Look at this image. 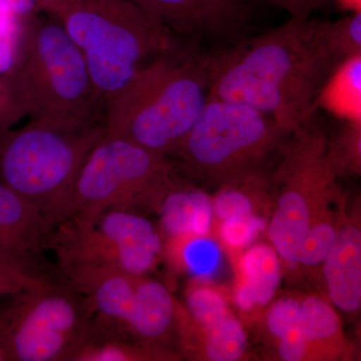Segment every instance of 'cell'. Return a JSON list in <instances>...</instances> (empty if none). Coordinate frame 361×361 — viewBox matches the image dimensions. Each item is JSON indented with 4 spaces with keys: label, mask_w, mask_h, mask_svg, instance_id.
I'll list each match as a JSON object with an SVG mask.
<instances>
[{
    "label": "cell",
    "mask_w": 361,
    "mask_h": 361,
    "mask_svg": "<svg viewBox=\"0 0 361 361\" xmlns=\"http://www.w3.org/2000/svg\"><path fill=\"white\" fill-rule=\"evenodd\" d=\"M208 56L209 97L251 106L287 133L307 127L320 92L341 65L330 54L324 21L290 18Z\"/></svg>",
    "instance_id": "obj_1"
},
{
    "label": "cell",
    "mask_w": 361,
    "mask_h": 361,
    "mask_svg": "<svg viewBox=\"0 0 361 361\" xmlns=\"http://www.w3.org/2000/svg\"><path fill=\"white\" fill-rule=\"evenodd\" d=\"M209 87L207 54H164L104 104V129L168 158L180 148L205 108Z\"/></svg>",
    "instance_id": "obj_2"
},
{
    "label": "cell",
    "mask_w": 361,
    "mask_h": 361,
    "mask_svg": "<svg viewBox=\"0 0 361 361\" xmlns=\"http://www.w3.org/2000/svg\"><path fill=\"white\" fill-rule=\"evenodd\" d=\"M54 16L84 56L104 106L149 59L175 51L173 33L129 0H61Z\"/></svg>",
    "instance_id": "obj_3"
},
{
    "label": "cell",
    "mask_w": 361,
    "mask_h": 361,
    "mask_svg": "<svg viewBox=\"0 0 361 361\" xmlns=\"http://www.w3.org/2000/svg\"><path fill=\"white\" fill-rule=\"evenodd\" d=\"M104 122L32 120L0 130V182L35 204L56 226L70 219L75 182Z\"/></svg>",
    "instance_id": "obj_4"
},
{
    "label": "cell",
    "mask_w": 361,
    "mask_h": 361,
    "mask_svg": "<svg viewBox=\"0 0 361 361\" xmlns=\"http://www.w3.org/2000/svg\"><path fill=\"white\" fill-rule=\"evenodd\" d=\"M8 75L32 120L104 122V104L84 56L52 14L25 20L20 61Z\"/></svg>",
    "instance_id": "obj_5"
},
{
    "label": "cell",
    "mask_w": 361,
    "mask_h": 361,
    "mask_svg": "<svg viewBox=\"0 0 361 361\" xmlns=\"http://www.w3.org/2000/svg\"><path fill=\"white\" fill-rule=\"evenodd\" d=\"M284 135L270 116L246 104L209 97L174 154L188 174L212 185L262 175Z\"/></svg>",
    "instance_id": "obj_6"
},
{
    "label": "cell",
    "mask_w": 361,
    "mask_h": 361,
    "mask_svg": "<svg viewBox=\"0 0 361 361\" xmlns=\"http://www.w3.org/2000/svg\"><path fill=\"white\" fill-rule=\"evenodd\" d=\"M176 180L167 157L106 130L78 175L70 219L92 224L106 211L159 213Z\"/></svg>",
    "instance_id": "obj_7"
},
{
    "label": "cell",
    "mask_w": 361,
    "mask_h": 361,
    "mask_svg": "<svg viewBox=\"0 0 361 361\" xmlns=\"http://www.w3.org/2000/svg\"><path fill=\"white\" fill-rule=\"evenodd\" d=\"M13 296L0 310V348L11 361H73L94 336L92 305L66 283L35 285Z\"/></svg>",
    "instance_id": "obj_8"
},
{
    "label": "cell",
    "mask_w": 361,
    "mask_h": 361,
    "mask_svg": "<svg viewBox=\"0 0 361 361\" xmlns=\"http://www.w3.org/2000/svg\"><path fill=\"white\" fill-rule=\"evenodd\" d=\"M293 135L278 168L276 208L268 235L278 256L296 264L315 213L337 198L336 173L326 156L327 137L311 123Z\"/></svg>",
    "instance_id": "obj_9"
},
{
    "label": "cell",
    "mask_w": 361,
    "mask_h": 361,
    "mask_svg": "<svg viewBox=\"0 0 361 361\" xmlns=\"http://www.w3.org/2000/svg\"><path fill=\"white\" fill-rule=\"evenodd\" d=\"M51 252L56 268L101 266L144 276L158 263L163 238L142 214L111 210L92 224L68 219L56 226Z\"/></svg>",
    "instance_id": "obj_10"
},
{
    "label": "cell",
    "mask_w": 361,
    "mask_h": 361,
    "mask_svg": "<svg viewBox=\"0 0 361 361\" xmlns=\"http://www.w3.org/2000/svg\"><path fill=\"white\" fill-rule=\"evenodd\" d=\"M56 225L0 182V263L44 283H63L49 261Z\"/></svg>",
    "instance_id": "obj_11"
},
{
    "label": "cell",
    "mask_w": 361,
    "mask_h": 361,
    "mask_svg": "<svg viewBox=\"0 0 361 361\" xmlns=\"http://www.w3.org/2000/svg\"><path fill=\"white\" fill-rule=\"evenodd\" d=\"M176 35L222 45L245 37L253 0H129Z\"/></svg>",
    "instance_id": "obj_12"
},
{
    "label": "cell",
    "mask_w": 361,
    "mask_h": 361,
    "mask_svg": "<svg viewBox=\"0 0 361 361\" xmlns=\"http://www.w3.org/2000/svg\"><path fill=\"white\" fill-rule=\"evenodd\" d=\"M63 283L92 305L99 336H116L123 329L134 300L137 278L123 271L101 266L73 265L58 268Z\"/></svg>",
    "instance_id": "obj_13"
},
{
    "label": "cell",
    "mask_w": 361,
    "mask_h": 361,
    "mask_svg": "<svg viewBox=\"0 0 361 361\" xmlns=\"http://www.w3.org/2000/svg\"><path fill=\"white\" fill-rule=\"evenodd\" d=\"M330 302L353 314L361 307V230L357 221L339 220L336 239L324 261Z\"/></svg>",
    "instance_id": "obj_14"
},
{
    "label": "cell",
    "mask_w": 361,
    "mask_h": 361,
    "mask_svg": "<svg viewBox=\"0 0 361 361\" xmlns=\"http://www.w3.org/2000/svg\"><path fill=\"white\" fill-rule=\"evenodd\" d=\"M177 303L167 287L144 275L137 278L123 330L144 345L169 351L164 345L177 325Z\"/></svg>",
    "instance_id": "obj_15"
},
{
    "label": "cell",
    "mask_w": 361,
    "mask_h": 361,
    "mask_svg": "<svg viewBox=\"0 0 361 361\" xmlns=\"http://www.w3.org/2000/svg\"><path fill=\"white\" fill-rule=\"evenodd\" d=\"M281 278L277 252L257 244L242 256L238 265L235 299L240 310L252 311L265 306L275 295Z\"/></svg>",
    "instance_id": "obj_16"
},
{
    "label": "cell",
    "mask_w": 361,
    "mask_h": 361,
    "mask_svg": "<svg viewBox=\"0 0 361 361\" xmlns=\"http://www.w3.org/2000/svg\"><path fill=\"white\" fill-rule=\"evenodd\" d=\"M161 230L169 238L201 239L210 232L213 202L203 191L176 180L160 210Z\"/></svg>",
    "instance_id": "obj_17"
},
{
    "label": "cell",
    "mask_w": 361,
    "mask_h": 361,
    "mask_svg": "<svg viewBox=\"0 0 361 361\" xmlns=\"http://www.w3.org/2000/svg\"><path fill=\"white\" fill-rule=\"evenodd\" d=\"M300 324L310 360H341L348 353L341 319L322 297L310 295L300 299Z\"/></svg>",
    "instance_id": "obj_18"
},
{
    "label": "cell",
    "mask_w": 361,
    "mask_h": 361,
    "mask_svg": "<svg viewBox=\"0 0 361 361\" xmlns=\"http://www.w3.org/2000/svg\"><path fill=\"white\" fill-rule=\"evenodd\" d=\"M361 54L337 66L320 92L318 104L346 121L361 118Z\"/></svg>",
    "instance_id": "obj_19"
},
{
    "label": "cell",
    "mask_w": 361,
    "mask_h": 361,
    "mask_svg": "<svg viewBox=\"0 0 361 361\" xmlns=\"http://www.w3.org/2000/svg\"><path fill=\"white\" fill-rule=\"evenodd\" d=\"M174 353L127 341L121 336H94L80 348L73 361L172 360Z\"/></svg>",
    "instance_id": "obj_20"
},
{
    "label": "cell",
    "mask_w": 361,
    "mask_h": 361,
    "mask_svg": "<svg viewBox=\"0 0 361 361\" xmlns=\"http://www.w3.org/2000/svg\"><path fill=\"white\" fill-rule=\"evenodd\" d=\"M195 337L199 341L200 355L206 360L236 361L246 353L245 329L233 313L219 324Z\"/></svg>",
    "instance_id": "obj_21"
},
{
    "label": "cell",
    "mask_w": 361,
    "mask_h": 361,
    "mask_svg": "<svg viewBox=\"0 0 361 361\" xmlns=\"http://www.w3.org/2000/svg\"><path fill=\"white\" fill-rule=\"evenodd\" d=\"M336 201L322 207L311 219L298 252L296 264L303 268H312L322 264L336 239L341 215L334 209Z\"/></svg>",
    "instance_id": "obj_22"
},
{
    "label": "cell",
    "mask_w": 361,
    "mask_h": 361,
    "mask_svg": "<svg viewBox=\"0 0 361 361\" xmlns=\"http://www.w3.org/2000/svg\"><path fill=\"white\" fill-rule=\"evenodd\" d=\"M187 315L195 336L219 324L231 314L224 295L212 285H192L187 293Z\"/></svg>",
    "instance_id": "obj_23"
},
{
    "label": "cell",
    "mask_w": 361,
    "mask_h": 361,
    "mask_svg": "<svg viewBox=\"0 0 361 361\" xmlns=\"http://www.w3.org/2000/svg\"><path fill=\"white\" fill-rule=\"evenodd\" d=\"M265 329L276 348L303 341L300 299L286 296L273 303L266 312Z\"/></svg>",
    "instance_id": "obj_24"
},
{
    "label": "cell",
    "mask_w": 361,
    "mask_h": 361,
    "mask_svg": "<svg viewBox=\"0 0 361 361\" xmlns=\"http://www.w3.org/2000/svg\"><path fill=\"white\" fill-rule=\"evenodd\" d=\"M326 156L337 176L360 172L361 118L346 121L331 141L327 140Z\"/></svg>",
    "instance_id": "obj_25"
},
{
    "label": "cell",
    "mask_w": 361,
    "mask_h": 361,
    "mask_svg": "<svg viewBox=\"0 0 361 361\" xmlns=\"http://www.w3.org/2000/svg\"><path fill=\"white\" fill-rule=\"evenodd\" d=\"M324 37L330 54L339 63L361 54V13L336 21H324Z\"/></svg>",
    "instance_id": "obj_26"
},
{
    "label": "cell",
    "mask_w": 361,
    "mask_h": 361,
    "mask_svg": "<svg viewBox=\"0 0 361 361\" xmlns=\"http://www.w3.org/2000/svg\"><path fill=\"white\" fill-rule=\"evenodd\" d=\"M25 35V20L0 11V75L14 70L20 61Z\"/></svg>",
    "instance_id": "obj_27"
},
{
    "label": "cell",
    "mask_w": 361,
    "mask_h": 361,
    "mask_svg": "<svg viewBox=\"0 0 361 361\" xmlns=\"http://www.w3.org/2000/svg\"><path fill=\"white\" fill-rule=\"evenodd\" d=\"M263 220L257 216L235 217L220 222V235L228 246L240 248L250 243L262 230Z\"/></svg>",
    "instance_id": "obj_28"
},
{
    "label": "cell",
    "mask_w": 361,
    "mask_h": 361,
    "mask_svg": "<svg viewBox=\"0 0 361 361\" xmlns=\"http://www.w3.org/2000/svg\"><path fill=\"white\" fill-rule=\"evenodd\" d=\"M26 111L8 73L0 75V130L9 129Z\"/></svg>",
    "instance_id": "obj_29"
},
{
    "label": "cell",
    "mask_w": 361,
    "mask_h": 361,
    "mask_svg": "<svg viewBox=\"0 0 361 361\" xmlns=\"http://www.w3.org/2000/svg\"><path fill=\"white\" fill-rule=\"evenodd\" d=\"M61 0H0V11L18 20H26L37 14L54 16Z\"/></svg>",
    "instance_id": "obj_30"
},
{
    "label": "cell",
    "mask_w": 361,
    "mask_h": 361,
    "mask_svg": "<svg viewBox=\"0 0 361 361\" xmlns=\"http://www.w3.org/2000/svg\"><path fill=\"white\" fill-rule=\"evenodd\" d=\"M42 283L44 282L26 277L0 263V297L14 295L30 287Z\"/></svg>",
    "instance_id": "obj_31"
},
{
    "label": "cell",
    "mask_w": 361,
    "mask_h": 361,
    "mask_svg": "<svg viewBox=\"0 0 361 361\" xmlns=\"http://www.w3.org/2000/svg\"><path fill=\"white\" fill-rule=\"evenodd\" d=\"M283 9L288 13L290 18L306 20L311 14L324 6L329 0H260Z\"/></svg>",
    "instance_id": "obj_32"
},
{
    "label": "cell",
    "mask_w": 361,
    "mask_h": 361,
    "mask_svg": "<svg viewBox=\"0 0 361 361\" xmlns=\"http://www.w3.org/2000/svg\"><path fill=\"white\" fill-rule=\"evenodd\" d=\"M0 361H11L4 349L0 348Z\"/></svg>",
    "instance_id": "obj_33"
}]
</instances>
